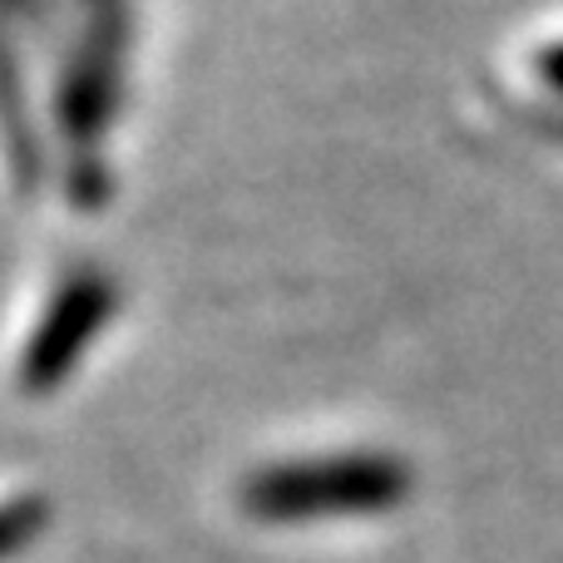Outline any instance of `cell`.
<instances>
[{"mask_svg":"<svg viewBox=\"0 0 563 563\" xmlns=\"http://www.w3.org/2000/svg\"><path fill=\"white\" fill-rule=\"evenodd\" d=\"M410 475L390 455H336V460H301V465L263 470L243 485V509L253 519H321V515H376L400 505Z\"/></svg>","mask_w":563,"mask_h":563,"instance_id":"cell-1","label":"cell"},{"mask_svg":"<svg viewBox=\"0 0 563 563\" xmlns=\"http://www.w3.org/2000/svg\"><path fill=\"white\" fill-rule=\"evenodd\" d=\"M114 311V291L104 282H75L65 287V297L49 307L40 336L30 341L25 361H20V386L25 390H49L55 380H65V371L75 366V356L89 346L95 327Z\"/></svg>","mask_w":563,"mask_h":563,"instance_id":"cell-2","label":"cell"},{"mask_svg":"<svg viewBox=\"0 0 563 563\" xmlns=\"http://www.w3.org/2000/svg\"><path fill=\"white\" fill-rule=\"evenodd\" d=\"M45 525V499H10L0 505V559H10L15 549H25Z\"/></svg>","mask_w":563,"mask_h":563,"instance_id":"cell-3","label":"cell"}]
</instances>
